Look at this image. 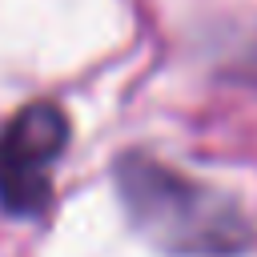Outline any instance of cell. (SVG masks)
Returning <instances> with one entry per match:
<instances>
[{"mask_svg":"<svg viewBox=\"0 0 257 257\" xmlns=\"http://www.w3.org/2000/svg\"><path fill=\"white\" fill-rule=\"evenodd\" d=\"M116 189L133 225L169 253L229 257L253 237V225L233 197L189 181L153 157H124L116 165Z\"/></svg>","mask_w":257,"mask_h":257,"instance_id":"6da1fadb","label":"cell"},{"mask_svg":"<svg viewBox=\"0 0 257 257\" xmlns=\"http://www.w3.org/2000/svg\"><path fill=\"white\" fill-rule=\"evenodd\" d=\"M68 145V116L48 104H24L0 128V205L12 217H36L52 197V165Z\"/></svg>","mask_w":257,"mask_h":257,"instance_id":"7a4b0ae2","label":"cell"}]
</instances>
